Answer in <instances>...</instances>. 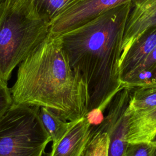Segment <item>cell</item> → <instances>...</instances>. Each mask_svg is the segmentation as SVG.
Segmentation results:
<instances>
[{
  "label": "cell",
  "instance_id": "cell-1",
  "mask_svg": "<svg viewBox=\"0 0 156 156\" xmlns=\"http://www.w3.org/2000/svg\"><path fill=\"white\" fill-rule=\"evenodd\" d=\"M130 1L94 20L57 36L71 68L82 79L88 93V116L100 123L103 113L123 88L119 63Z\"/></svg>",
  "mask_w": 156,
  "mask_h": 156
},
{
  "label": "cell",
  "instance_id": "cell-2",
  "mask_svg": "<svg viewBox=\"0 0 156 156\" xmlns=\"http://www.w3.org/2000/svg\"><path fill=\"white\" fill-rule=\"evenodd\" d=\"M10 91L13 104L47 107L65 121H76L88 114L85 85L57 36L49 34L19 65Z\"/></svg>",
  "mask_w": 156,
  "mask_h": 156
},
{
  "label": "cell",
  "instance_id": "cell-3",
  "mask_svg": "<svg viewBox=\"0 0 156 156\" xmlns=\"http://www.w3.org/2000/svg\"><path fill=\"white\" fill-rule=\"evenodd\" d=\"M50 21L32 0L0 1V80L7 84L13 69L49 34Z\"/></svg>",
  "mask_w": 156,
  "mask_h": 156
},
{
  "label": "cell",
  "instance_id": "cell-4",
  "mask_svg": "<svg viewBox=\"0 0 156 156\" xmlns=\"http://www.w3.org/2000/svg\"><path fill=\"white\" fill-rule=\"evenodd\" d=\"M39 107L12 104L0 119V156H42L51 141Z\"/></svg>",
  "mask_w": 156,
  "mask_h": 156
},
{
  "label": "cell",
  "instance_id": "cell-5",
  "mask_svg": "<svg viewBox=\"0 0 156 156\" xmlns=\"http://www.w3.org/2000/svg\"><path fill=\"white\" fill-rule=\"evenodd\" d=\"M131 92L132 88L126 87L119 90L108 105L107 115L100 123L109 136L108 156H122L129 144L128 108Z\"/></svg>",
  "mask_w": 156,
  "mask_h": 156
},
{
  "label": "cell",
  "instance_id": "cell-6",
  "mask_svg": "<svg viewBox=\"0 0 156 156\" xmlns=\"http://www.w3.org/2000/svg\"><path fill=\"white\" fill-rule=\"evenodd\" d=\"M131 0H79L50 22L49 34L59 36L94 20Z\"/></svg>",
  "mask_w": 156,
  "mask_h": 156
},
{
  "label": "cell",
  "instance_id": "cell-7",
  "mask_svg": "<svg viewBox=\"0 0 156 156\" xmlns=\"http://www.w3.org/2000/svg\"><path fill=\"white\" fill-rule=\"evenodd\" d=\"M154 26H156V0H131L123 35L121 56L139 35Z\"/></svg>",
  "mask_w": 156,
  "mask_h": 156
},
{
  "label": "cell",
  "instance_id": "cell-8",
  "mask_svg": "<svg viewBox=\"0 0 156 156\" xmlns=\"http://www.w3.org/2000/svg\"><path fill=\"white\" fill-rule=\"evenodd\" d=\"M93 127L87 116L76 121L60 141L52 144L48 156H81Z\"/></svg>",
  "mask_w": 156,
  "mask_h": 156
},
{
  "label": "cell",
  "instance_id": "cell-9",
  "mask_svg": "<svg viewBox=\"0 0 156 156\" xmlns=\"http://www.w3.org/2000/svg\"><path fill=\"white\" fill-rule=\"evenodd\" d=\"M155 46L156 26H154L139 35L121 56L119 63L121 81L146 58Z\"/></svg>",
  "mask_w": 156,
  "mask_h": 156
},
{
  "label": "cell",
  "instance_id": "cell-10",
  "mask_svg": "<svg viewBox=\"0 0 156 156\" xmlns=\"http://www.w3.org/2000/svg\"><path fill=\"white\" fill-rule=\"evenodd\" d=\"M156 133V107L130 114L127 142H150Z\"/></svg>",
  "mask_w": 156,
  "mask_h": 156
},
{
  "label": "cell",
  "instance_id": "cell-11",
  "mask_svg": "<svg viewBox=\"0 0 156 156\" xmlns=\"http://www.w3.org/2000/svg\"><path fill=\"white\" fill-rule=\"evenodd\" d=\"M39 116L52 144L60 141L76 122L65 121L53 111L44 107H40Z\"/></svg>",
  "mask_w": 156,
  "mask_h": 156
},
{
  "label": "cell",
  "instance_id": "cell-12",
  "mask_svg": "<svg viewBox=\"0 0 156 156\" xmlns=\"http://www.w3.org/2000/svg\"><path fill=\"white\" fill-rule=\"evenodd\" d=\"M156 107V85L144 84L132 88L128 110L130 114Z\"/></svg>",
  "mask_w": 156,
  "mask_h": 156
},
{
  "label": "cell",
  "instance_id": "cell-13",
  "mask_svg": "<svg viewBox=\"0 0 156 156\" xmlns=\"http://www.w3.org/2000/svg\"><path fill=\"white\" fill-rule=\"evenodd\" d=\"M156 68V46L146 58L122 80V87L134 88L143 84Z\"/></svg>",
  "mask_w": 156,
  "mask_h": 156
},
{
  "label": "cell",
  "instance_id": "cell-14",
  "mask_svg": "<svg viewBox=\"0 0 156 156\" xmlns=\"http://www.w3.org/2000/svg\"><path fill=\"white\" fill-rule=\"evenodd\" d=\"M109 136L101 124L93 125L90 138L81 156H108Z\"/></svg>",
  "mask_w": 156,
  "mask_h": 156
},
{
  "label": "cell",
  "instance_id": "cell-15",
  "mask_svg": "<svg viewBox=\"0 0 156 156\" xmlns=\"http://www.w3.org/2000/svg\"><path fill=\"white\" fill-rule=\"evenodd\" d=\"M39 14L50 22L79 0H32Z\"/></svg>",
  "mask_w": 156,
  "mask_h": 156
},
{
  "label": "cell",
  "instance_id": "cell-16",
  "mask_svg": "<svg viewBox=\"0 0 156 156\" xmlns=\"http://www.w3.org/2000/svg\"><path fill=\"white\" fill-rule=\"evenodd\" d=\"M156 147L151 142L129 143L122 156H154Z\"/></svg>",
  "mask_w": 156,
  "mask_h": 156
},
{
  "label": "cell",
  "instance_id": "cell-17",
  "mask_svg": "<svg viewBox=\"0 0 156 156\" xmlns=\"http://www.w3.org/2000/svg\"><path fill=\"white\" fill-rule=\"evenodd\" d=\"M13 104L10 88L0 80V119Z\"/></svg>",
  "mask_w": 156,
  "mask_h": 156
},
{
  "label": "cell",
  "instance_id": "cell-18",
  "mask_svg": "<svg viewBox=\"0 0 156 156\" xmlns=\"http://www.w3.org/2000/svg\"><path fill=\"white\" fill-rule=\"evenodd\" d=\"M147 84V85H156V68L148 76L144 82L141 84ZM139 87V86H138Z\"/></svg>",
  "mask_w": 156,
  "mask_h": 156
},
{
  "label": "cell",
  "instance_id": "cell-19",
  "mask_svg": "<svg viewBox=\"0 0 156 156\" xmlns=\"http://www.w3.org/2000/svg\"><path fill=\"white\" fill-rule=\"evenodd\" d=\"M154 146H155L156 147V133L154 135V136L152 137V138L151 139V141H150Z\"/></svg>",
  "mask_w": 156,
  "mask_h": 156
},
{
  "label": "cell",
  "instance_id": "cell-20",
  "mask_svg": "<svg viewBox=\"0 0 156 156\" xmlns=\"http://www.w3.org/2000/svg\"><path fill=\"white\" fill-rule=\"evenodd\" d=\"M154 156H156V150H155V154H154Z\"/></svg>",
  "mask_w": 156,
  "mask_h": 156
},
{
  "label": "cell",
  "instance_id": "cell-21",
  "mask_svg": "<svg viewBox=\"0 0 156 156\" xmlns=\"http://www.w3.org/2000/svg\"><path fill=\"white\" fill-rule=\"evenodd\" d=\"M2 1V0H0V1Z\"/></svg>",
  "mask_w": 156,
  "mask_h": 156
}]
</instances>
